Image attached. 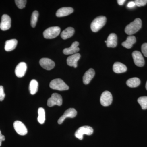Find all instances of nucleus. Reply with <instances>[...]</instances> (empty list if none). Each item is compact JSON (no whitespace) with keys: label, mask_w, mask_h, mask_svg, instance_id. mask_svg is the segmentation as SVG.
<instances>
[{"label":"nucleus","mask_w":147,"mask_h":147,"mask_svg":"<svg viewBox=\"0 0 147 147\" xmlns=\"http://www.w3.org/2000/svg\"><path fill=\"white\" fill-rule=\"evenodd\" d=\"M135 4L134 3V2H130L127 4V7H128V8H132V7H135Z\"/></svg>","instance_id":"33"},{"label":"nucleus","mask_w":147,"mask_h":147,"mask_svg":"<svg viewBox=\"0 0 147 147\" xmlns=\"http://www.w3.org/2000/svg\"><path fill=\"white\" fill-rule=\"evenodd\" d=\"M113 71L115 73L119 74L124 73L127 70L126 66L121 63L117 62L114 64L113 66Z\"/></svg>","instance_id":"19"},{"label":"nucleus","mask_w":147,"mask_h":147,"mask_svg":"<svg viewBox=\"0 0 147 147\" xmlns=\"http://www.w3.org/2000/svg\"><path fill=\"white\" fill-rule=\"evenodd\" d=\"M11 26V19L7 14H3L2 16L0 23V29L3 31H6L10 29Z\"/></svg>","instance_id":"11"},{"label":"nucleus","mask_w":147,"mask_h":147,"mask_svg":"<svg viewBox=\"0 0 147 147\" xmlns=\"http://www.w3.org/2000/svg\"><path fill=\"white\" fill-rule=\"evenodd\" d=\"M79 42L75 41L71 44V46L68 48H65L63 50L64 54L66 55H74L76 54L79 51V48L78 47Z\"/></svg>","instance_id":"15"},{"label":"nucleus","mask_w":147,"mask_h":147,"mask_svg":"<svg viewBox=\"0 0 147 147\" xmlns=\"http://www.w3.org/2000/svg\"><path fill=\"white\" fill-rule=\"evenodd\" d=\"M73 9L70 7H64L58 9L56 12V16L59 17L68 16L73 13Z\"/></svg>","instance_id":"16"},{"label":"nucleus","mask_w":147,"mask_h":147,"mask_svg":"<svg viewBox=\"0 0 147 147\" xmlns=\"http://www.w3.org/2000/svg\"><path fill=\"white\" fill-rule=\"evenodd\" d=\"M5 139V137L4 135L2 134L1 130H0V146H1L2 142H3V141H4Z\"/></svg>","instance_id":"32"},{"label":"nucleus","mask_w":147,"mask_h":147,"mask_svg":"<svg viewBox=\"0 0 147 147\" xmlns=\"http://www.w3.org/2000/svg\"><path fill=\"white\" fill-rule=\"evenodd\" d=\"M146 89L147 90V81L146 82Z\"/></svg>","instance_id":"35"},{"label":"nucleus","mask_w":147,"mask_h":147,"mask_svg":"<svg viewBox=\"0 0 147 147\" xmlns=\"http://www.w3.org/2000/svg\"><path fill=\"white\" fill-rule=\"evenodd\" d=\"M105 43H107V41H105Z\"/></svg>","instance_id":"36"},{"label":"nucleus","mask_w":147,"mask_h":147,"mask_svg":"<svg viewBox=\"0 0 147 147\" xmlns=\"http://www.w3.org/2000/svg\"><path fill=\"white\" fill-rule=\"evenodd\" d=\"M38 121L40 123L42 124L45 122V110L43 108H38Z\"/></svg>","instance_id":"25"},{"label":"nucleus","mask_w":147,"mask_h":147,"mask_svg":"<svg viewBox=\"0 0 147 147\" xmlns=\"http://www.w3.org/2000/svg\"><path fill=\"white\" fill-rule=\"evenodd\" d=\"M81 57V55L79 53H76L69 56L67 60V64L69 66H73L76 68L78 65L77 62Z\"/></svg>","instance_id":"14"},{"label":"nucleus","mask_w":147,"mask_h":147,"mask_svg":"<svg viewBox=\"0 0 147 147\" xmlns=\"http://www.w3.org/2000/svg\"><path fill=\"white\" fill-rule=\"evenodd\" d=\"M60 32L61 29L59 27H50L43 32V36L46 39H53L57 37L59 34Z\"/></svg>","instance_id":"4"},{"label":"nucleus","mask_w":147,"mask_h":147,"mask_svg":"<svg viewBox=\"0 0 147 147\" xmlns=\"http://www.w3.org/2000/svg\"><path fill=\"white\" fill-rule=\"evenodd\" d=\"M125 2V0H118L117 1L118 3L120 5H122Z\"/></svg>","instance_id":"34"},{"label":"nucleus","mask_w":147,"mask_h":147,"mask_svg":"<svg viewBox=\"0 0 147 147\" xmlns=\"http://www.w3.org/2000/svg\"><path fill=\"white\" fill-rule=\"evenodd\" d=\"M5 94L4 91L3 87L2 86H0V101H2L5 98Z\"/></svg>","instance_id":"30"},{"label":"nucleus","mask_w":147,"mask_h":147,"mask_svg":"<svg viewBox=\"0 0 147 147\" xmlns=\"http://www.w3.org/2000/svg\"><path fill=\"white\" fill-rule=\"evenodd\" d=\"M94 130L91 127L83 126L79 127L75 133V136L80 140H82L84 134L90 135L93 133Z\"/></svg>","instance_id":"5"},{"label":"nucleus","mask_w":147,"mask_h":147,"mask_svg":"<svg viewBox=\"0 0 147 147\" xmlns=\"http://www.w3.org/2000/svg\"><path fill=\"white\" fill-rule=\"evenodd\" d=\"M77 115V111L73 108H70L66 110L63 115L59 119L58 123L59 124H61L67 118H74Z\"/></svg>","instance_id":"9"},{"label":"nucleus","mask_w":147,"mask_h":147,"mask_svg":"<svg viewBox=\"0 0 147 147\" xmlns=\"http://www.w3.org/2000/svg\"><path fill=\"white\" fill-rule=\"evenodd\" d=\"M134 2L137 6H144L147 3V0H136Z\"/></svg>","instance_id":"29"},{"label":"nucleus","mask_w":147,"mask_h":147,"mask_svg":"<svg viewBox=\"0 0 147 147\" xmlns=\"http://www.w3.org/2000/svg\"><path fill=\"white\" fill-rule=\"evenodd\" d=\"M107 41V47H115L117 44V37L115 34L112 33L109 35Z\"/></svg>","instance_id":"18"},{"label":"nucleus","mask_w":147,"mask_h":147,"mask_svg":"<svg viewBox=\"0 0 147 147\" xmlns=\"http://www.w3.org/2000/svg\"><path fill=\"white\" fill-rule=\"evenodd\" d=\"M74 29L71 27H68L62 32L61 36L63 39L65 40L73 36L74 34Z\"/></svg>","instance_id":"21"},{"label":"nucleus","mask_w":147,"mask_h":147,"mask_svg":"<svg viewBox=\"0 0 147 147\" xmlns=\"http://www.w3.org/2000/svg\"><path fill=\"white\" fill-rule=\"evenodd\" d=\"M27 68V65L25 62L20 63L16 66L15 73L16 76L19 78L23 77L26 74Z\"/></svg>","instance_id":"13"},{"label":"nucleus","mask_w":147,"mask_h":147,"mask_svg":"<svg viewBox=\"0 0 147 147\" xmlns=\"http://www.w3.org/2000/svg\"><path fill=\"white\" fill-rule=\"evenodd\" d=\"M142 51L145 57H147V43H144L142 45Z\"/></svg>","instance_id":"31"},{"label":"nucleus","mask_w":147,"mask_h":147,"mask_svg":"<svg viewBox=\"0 0 147 147\" xmlns=\"http://www.w3.org/2000/svg\"><path fill=\"white\" fill-rule=\"evenodd\" d=\"M18 41L16 39H12L7 40L5 42V50L7 52L12 51L16 48Z\"/></svg>","instance_id":"20"},{"label":"nucleus","mask_w":147,"mask_h":147,"mask_svg":"<svg viewBox=\"0 0 147 147\" xmlns=\"http://www.w3.org/2000/svg\"><path fill=\"white\" fill-rule=\"evenodd\" d=\"M136 42V37L134 36H129L127 37L126 40L122 43V45L125 48L130 49Z\"/></svg>","instance_id":"22"},{"label":"nucleus","mask_w":147,"mask_h":147,"mask_svg":"<svg viewBox=\"0 0 147 147\" xmlns=\"http://www.w3.org/2000/svg\"><path fill=\"white\" fill-rule=\"evenodd\" d=\"M39 14L37 11H34L32 13L31 20V25L32 28H35L36 26Z\"/></svg>","instance_id":"26"},{"label":"nucleus","mask_w":147,"mask_h":147,"mask_svg":"<svg viewBox=\"0 0 147 147\" xmlns=\"http://www.w3.org/2000/svg\"><path fill=\"white\" fill-rule=\"evenodd\" d=\"M141 83L140 79L137 77L130 78L127 80L126 84L127 86L130 88H136L138 87Z\"/></svg>","instance_id":"24"},{"label":"nucleus","mask_w":147,"mask_h":147,"mask_svg":"<svg viewBox=\"0 0 147 147\" xmlns=\"http://www.w3.org/2000/svg\"><path fill=\"white\" fill-rule=\"evenodd\" d=\"M39 63L42 68L47 70H51L55 66V63L49 58H42L40 60Z\"/></svg>","instance_id":"12"},{"label":"nucleus","mask_w":147,"mask_h":147,"mask_svg":"<svg viewBox=\"0 0 147 147\" xmlns=\"http://www.w3.org/2000/svg\"><path fill=\"white\" fill-rule=\"evenodd\" d=\"M113 96L110 92L105 91L101 94L100 102L103 106H108L111 105L113 102Z\"/></svg>","instance_id":"7"},{"label":"nucleus","mask_w":147,"mask_h":147,"mask_svg":"<svg viewBox=\"0 0 147 147\" xmlns=\"http://www.w3.org/2000/svg\"><path fill=\"white\" fill-rule=\"evenodd\" d=\"M137 101L143 110H146L147 109V96H144L139 97Z\"/></svg>","instance_id":"27"},{"label":"nucleus","mask_w":147,"mask_h":147,"mask_svg":"<svg viewBox=\"0 0 147 147\" xmlns=\"http://www.w3.org/2000/svg\"><path fill=\"white\" fill-rule=\"evenodd\" d=\"M142 26V20L140 18H137L126 26L125 31L127 34L131 36L137 32L141 28Z\"/></svg>","instance_id":"1"},{"label":"nucleus","mask_w":147,"mask_h":147,"mask_svg":"<svg viewBox=\"0 0 147 147\" xmlns=\"http://www.w3.org/2000/svg\"><path fill=\"white\" fill-rule=\"evenodd\" d=\"M38 82L35 79H32L30 82L29 86V90L30 93L32 95L36 93L38 90Z\"/></svg>","instance_id":"23"},{"label":"nucleus","mask_w":147,"mask_h":147,"mask_svg":"<svg viewBox=\"0 0 147 147\" xmlns=\"http://www.w3.org/2000/svg\"><path fill=\"white\" fill-rule=\"evenodd\" d=\"M95 71L93 69H90L89 70L86 71L83 76V82L84 84L87 85L90 83L92 79L95 76Z\"/></svg>","instance_id":"17"},{"label":"nucleus","mask_w":147,"mask_h":147,"mask_svg":"<svg viewBox=\"0 0 147 147\" xmlns=\"http://www.w3.org/2000/svg\"><path fill=\"white\" fill-rule=\"evenodd\" d=\"M13 125L15 131L19 135L24 136L28 133L26 127L22 122L19 121H15Z\"/></svg>","instance_id":"10"},{"label":"nucleus","mask_w":147,"mask_h":147,"mask_svg":"<svg viewBox=\"0 0 147 147\" xmlns=\"http://www.w3.org/2000/svg\"><path fill=\"white\" fill-rule=\"evenodd\" d=\"M106 20V17L103 16H98L95 18L91 24V29L92 31L94 32H98L105 26Z\"/></svg>","instance_id":"2"},{"label":"nucleus","mask_w":147,"mask_h":147,"mask_svg":"<svg viewBox=\"0 0 147 147\" xmlns=\"http://www.w3.org/2000/svg\"><path fill=\"white\" fill-rule=\"evenodd\" d=\"M132 56L134 63L136 65L139 67H142L144 65V59L141 52L134 51L132 53Z\"/></svg>","instance_id":"8"},{"label":"nucleus","mask_w":147,"mask_h":147,"mask_svg":"<svg viewBox=\"0 0 147 147\" xmlns=\"http://www.w3.org/2000/svg\"><path fill=\"white\" fill-rule=\"evenodd\" d=\"M15 2L17 7L20 9L24 8L27 3V1L26 0H16Z\"/></svg>","instance_id":"28"},{"label":"nucleus","mask_w":147,"mask_h":147,"mask_svg":"<svg viewBox=\"0 0 147 147\" xmlns=\"http://www.w3.org/2000/svg\"><path fill=\"white\" fill-rule=\"evenodd\" d=\"M63 103V99L61 95L53 93L47 100V105L49 107H53L55 105L61 106Z\"/></svg>","instance_id":"6"},{"label":"nucleus","mask_w":147,"mask_h":147,"mask_svg":"<svg viewBox=\"0 0 147 147\" xmlns=\"http://www.w3.org/2000/svg\"><path fill=\"white\" fill-rule=\"evenodd\" d=\"M50 87L53 90L59 91L67 90L69 89V87L64 82L63 80L60 79H56L52 80L50 82Z\"/></svg>","instance_id":"3"}]
</instances>
